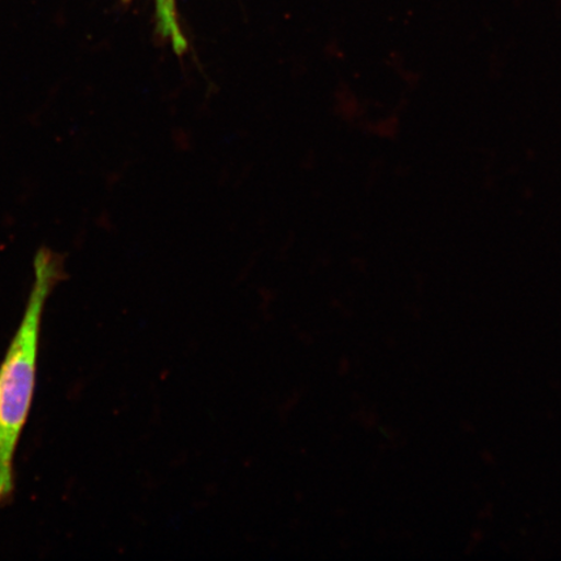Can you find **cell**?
<instances>
[{"label":"cell","instance_id":"obj_1","mask_svg":"<svg viewBox=\"0 0 561 561\" xmlns=\"http://www.w3.org/2000/svg\"><path fill=\"white\" fill-rule=\"evenodd\" d=\"M34 278L23 320L0 364V506L15 491V454L30 419L37 381L42 318L56 285L66 277L65 261L50 249L34 256Z\"/></svg>","mask_w":561,"mask_h":561},{"label":"cell","instance_id":"obj_2","mask_svg":"<svg viewBox=\"0 0 561 561\" xmlns=\"http://www.w3.org/2000/svg\"><path fill=\"white\" fill-rule=\"evenodd\" d=\"M158 31L171 42L174 51L185 53L187 44L178 20L175 0H157Z\"/></svg>","mask_w":561,"mask_h":561}]
</instances>
